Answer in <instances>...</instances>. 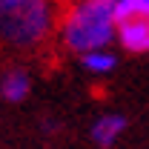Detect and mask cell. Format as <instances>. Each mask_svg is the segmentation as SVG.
I'll use <instances>...</instances> for the list:
<instances>
[{
  "mask_svg": "<svg viewBox=\"0 0 149 149\" xmlns=\"http://www.w3.org/2000/svg\"><path fill=\"white\" fill-rule=\"evenodd\" d=\"M126 129V118L123 115H100L97 120L92 123V141L97 146H112Z\"/></svg>",
  "mask_w": 149,
  "mask_h": 149,
  "instance_id": "cell-5",
  "label": "cell"
},
{
  "mask_svg": "<svg viewBox=\"0 0 149 149\" xmlns=\"http://www.w3.org/2000/svg\"><path fill=\"white\" fill-rule=\"evenodd\" d=\"M80 63H83V69H86V72H92V74H106V72L115 69L118 57L106 49V52H92V55L80 57Z\"/></svg>",
  "mask_w": 149,
  "mask_h": 149,
  "instance_id": "cell-6",
  "label": "cell"
},
{
  "mask_svg": "<svg viewBox=\"0 0 149 149\" xmlns=\"http://www.w3.org/2000/svg\"><path fill=\"white\" fill-rule=\"evenodd\" d=\"M57 32H60V43L80 57L92 55V52H106V46L118 37L115 3L109 0L74 3L60 17Z\"/></svg>",
  "mask_w": 149,
  "mask_h": 149,
  "instance_id": "cell-1",
  "label": "cell"
},
{
  "mask_svg": "<svg viewBox=\"0 0 149 149\" xmlns=\"http://www.w3.org/2000/svg\"><path fill=\"white\" fill-rule=\"evenodd\" d=\"M118 20V43L132 52H149V0H118L115 3Z\"/></svg>",
  "mask_w": 149,
  "mask_h": 149,
  "instance_id": "cell-3",
  "label": "cell"
},
{
  "mask_svg": "<svg viewBox=\"0 0 149 149\" xmlns=\"http://www.w3.org/2000/svg\"><path fill=\"white\" fill-rule=\"evenodd\" d=\"M52 32V6L40 0H0V43L35 49Z\"/></svg>",
  "mask_w": 149,
  "mask_h": 149,
  "instance_id": "cell-2",
  "label": "cell"
},
{
  "mask_svg": "<svg viewBox=\"0 0 149 149\" xmlns=\"http://www.w3.org/2000/svg\"><path fill=\"white\" fill-rule=\"evenodd\" d=\"M32 92V77L26 69H9V72H3L0 77V95H3V100H9V103H20V100H26Z\"/></svg>",
  "mask_w": 149,
  "mask_h": 149,
  "instance_id": "cell-4",
  "label": "cell"
}]
</instances>
